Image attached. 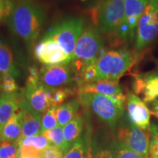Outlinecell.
Returning <instances> with one entry per match:
<instances>
[{
	"label": "cell",
	"mask_w": 158,
	"mask_h": 158,
	"mask_svg": "<svg viewBox=\"0 0 158 158\" xmlns=\"http://www.w3.org/2000/svg\"><path fill=\"white\" fill-rule=\"evenodd\" d=\"M45 21V13L35 0H17L9 17L10 29L27 43L38 38Z\"/></svg>",
	"instance_id": "6da1fadb"
},
{
	"label": "cell",
	"mask_w": 158,
	"mask_h": 158,
	"mask_svg": "<svg viewBox=\"0 0 158 158\" xmlns=\"http://www.w3.org/2000/svg\"><path fill=\"white\" fill-rule=\"evenodd\" d=\"M102 48V40L97 29L84 28L77 41L70 62L74 72H79L87 65L96 62Z\"/></svg>",
	"instance_id": "7a4b0ae2"
},
{
	"label": "cell",
	"mask_w": 158,
	"mask_h": 158,
	"mask_svg": "<svg viewBox=\"0 0 158 158\" xmlns=\"http://www.w3.org/2000/svg\"><path fill=\"white\" fill-rule=\"evenodd\" d=\"M134 57L126 50L105 52L96 61L98 79L118 80L133 66Z\"/></svg>",
	"instance_id": "3957f363"
},
{
	"label": "cell",
	"mask_w": 158,
	"mask_h": 158,
	"mask_svg": "<svg viewBox=\"0 0 158 158\" xmlns=\"http://www.w3.org/2000/svg\"><path fill=\"white\" fill-rule=\"evenodd\" d=\"M78 100L84 107L89 108L102 122L111 127L115 126L124 110V105L102 94H78Z\"/></svg>",
	"instance_id": "277c9868"
},
{
	"label": "cell",
	"mask_w": 158,
	"mask_h": 158,
	"mask_svg": "<svg viewBox=\"0 0 158 158\" xmlns=\"http://www.w3.org/2000/svg\"><path fill=\"white\" fill-rule=\"evenodd\" d=\"M84 21L82 18H69L51 27L43 37L54 40L73 59L75 47L84 30Z\"/></svg>",
	"instance_id": "5b68a950"
},
{
	"label": "cell",
	"mask_w": 158,
	"mask_h": 158,
	"mask_svg": "<svg viewBox=\"0 0 158 158\" xmlns=\"http://www.w3.org/2000/svg\"><path fill=\"white\" fill-rule=\"evenodd\" d=\"M96 15L102 31L117 32L124 20V0H103L98 6Z\"/></svg>",
	"instance_id": "8992f818"
},
{
	"label": "cell",
	"mask_w": 158,
	"mask_h": 158,
	"mask_svg": "<svg viewBox=\"0 0 158 158\" xmlns=\"http://www.w3.org/2000/svg\"><path fill=\"white\" fill-rule=\"evenodd\" d=\"M52 89L37 84H26L21 94V107L43 114L53 107L51 99Z\"/></svg>",
	"instance_id": "52a82bcc"
},
{
	"label": "cell",
	"mask_w": 158,
	"mask_h": 158,
	"mask_svg": "<svg viewBox=\"0 0 158 158\" xmlns=\"http://www.w3.org/2000/svg\"><path fill=\"white\" fill-rule=\"evenodd\" d=\"M135 47L141 50L148 46L158 35V16L153 3L149 1L137 27Z\"/></svg>",
	"instance_id": "ba28073f"
},
{
	"label": "cell",
	"mask_w": 158,
	"mask_h": 158,
	"mask_svg": "<svg viewBox=\"0 0 158 158\" xmlns=\"http://www.w3.org/2000/svg\"><path fill=\"white\" fill-rule=\"evenodd\" d=\"M118 143L139 155L148 157L150 137L149 134L133 124L120 126L117 130Z\"/></svg>",
	"instance_id": "9c48e42d"
},
{
	"label": "cell",
	"mask_w": 158,
	"mask_h": 158,
	"mask_svg": "<svg viewBox=\"0 0 158 158\" xmlns=\"http://www.w3.org/2000/svg\"><path fill=\"white\" fill-rule=\"evenodd\" d=\"M149 0H124V15L117 33L123 40L135 36L138 23Z\"/></svg>",
	"instance_id": "30bf717a"
},
{
	"label": "cell",
	"mask_w": 158,
	"mask_h": 158,
	"mask_svg": "<svg viewBox=\"0 0 158 158\" xmlns=\"http://www.w3.org/2000/svg\"><path fill=\"white\" fill-rule=\"evenodd\" d=\"M70 63L42 67L40 70V83L50 89L61 88L69 84L73 80L74 71Z\"/></svg>",
	"instance_id": "8fae6325"
},
{
	"label": "cell",
	"mask_w": 158,
	"mask_h": 158,
	"mask_svg": "<svg viewBox=\"0 0 158 158\" xmlns=\"http://www.w3.org/2000/svg\"><path fill=\"white\" fill-rule=\"evenodd\" d=\"M34 54L37 60L45 65L66 64L72 61L58 43L47 37L41 39L35 47Z\"/></svg>",
	"instance_id": "7c38bea8"
},
{
	"label": "cell",
	"mask_w": 158,
	"mask_h": 158,
	"mask_svg": "<svg viewBox=\"0 0 158 158\" xmlns=\"http://www.w3.org/2000/svg\"><path fill=\"white\" fill-rule=\"evenodd\" d=\"M126 104L128 118L131 124L143 130L149 129L151 113L145 102L135 94L128 92Z\"/></svg>",
	"instance_id": "4fadbf2b"
},
{
	"label": "cell",
	"mask_w": 158,
	"mask_h": 158,
	"mask_svg": "<svg viewBox=\"0 0 158 158\" xmlns=\"http://www.w3.org/2000/svg\"><path fill=\"white\" fill-rule=\"evenodd\" d=\"M133 89L136 95L143 96L144 102L155 101L158 98V72L135 76Z\"/></svg>",
	"instance_id": "5bb4252c"
},
{
	"label": "cell",
	"mask_w": 158,
	"mask_h": 158,
	"mask_svg": "<svg viewBox=\"0 0 158 158\" xmlns=\"http://www.w3.org/2000/svg\"><path fill=\"white\" fill-rule=\"evenodd\" d=\"M122 89L118 84V80L98 79L87 84L78 86V94H99L102 95L111 96L122 93Z\"/></svg>",
	"instance_id": "9a60e30c"
},
{
	"label": "cell",
	"mask_w": 158,
	"mask_h": 158,
	"mask_svg": "<svg viewBox=\"0 0 158 158\" xmlns=\"http://www.w3.org/2000/svg\"><path fill=\"white\" fill-rule=\"evenodd\" d=\"M21 92L2 94L0 96V134L7 122L21 107Z\"/></svg>",
	"instance_id": "2e32d148"
},
{
	"label": "cell",
	"mask_w": 158,
	"mask_h": 158,
	"mask_svg": "<svg viewBox=\"0 0 158 158\" xmlns=\"http://www.w3.org/2000/svg\"><path fill=\"white\" fill-rule=\"evenodd\" d=\"M21 108L22 112L21 135L19 141L24 138L40 134L42 126L43 114L32 111L23 107H21Z\"/></svg>",
	"instance_id": "e0dca14e"
},
{
	"label": "cell",
	"mask_w": 158,
	"mask_h": 158,
	"mask_svg": "<svg viewBox=\"0 0 158 158\" xmlns=\"http://www.w3.org/2000/svg\"><path fill=\"white\" fill-rule=\"evenodd\" d=\"M21 108L13 114L0 134V141L17 143L21 135Z\"/></svg>",
	"instance_id": "ac0fdd59"
},
{
	"label": "cell",
	"mask_w": 158,
	"mask_h": 158,
	"mask_svg": "<svg viewBox=\"0 0 158 158\" xmlns=\"http://www.w3.org/2000/svg\"><path fill=\"white\" fill-rule=\"evenodd\" d=\"M84 126V118L77 114L72 120L63 127V134L67 143L71 147L80 138Z\"/></svg>",
	"instance_id": "d6986e66"
},
{
	"label": "cell",
	"mask_w": 158,
	"mask_h": 158,
	"mask_svg": "<svg viewBox=\"0 0 158 158\" xmlns=\"http://www.w3.org/2000/svg\"><path fill=\"white\" fill-rule=\"evenodd\" d=\"M0 73L14 78L19 75L11 49L8 45L2 43H0Z\"/></svg>",
	"instance_id": "ffe728a7"
},
{
	"label": "cell",
	"mask_w": 158,
	"mask_h": 158,
	"mask_svg": "<svg viewBox=\"0 0 158 158\" xmlns=\"http://www.w3.org/2000/svg\"><path fill=\"white\" fill-rule=\"evenodd\" d=\"M80 102L78 100H73L56 106V116L59 126L64 127L77 114L80 108Z\"/></svg>",
	"instance_id": "44dd1931"
},
{
	"label": "cell",
	"mask_w": 158,
	"mask_h": 158,
	"mask_svg": "<svg viewBox=\"0 0 158 158\" xmlns=\"http://www.w3.org/2000/svg\"><path fill=\"white\" fill-rule=\"evenodd\" d=\"M41 135L45 136L52 145L59 147L64 152V155L68 152L69 149L71 148L65 141L64 134H63L62 127L57 126L54 129L43 132V133H41Z\"/></svg>",
	"instance_id": "7402d4cb"
},
{
	"label": "cell",
	"mask_w": 158,
	"mask_h": 158,
	"mask_svg": "<svg viewBox=\"0 0 158 158\" xmlns=\"http://www.w3.org/2000/svg\"><path fill=\"white\" fill-rule=\"evenodd\" d=\"M17 143L19 144V147H21V146H31V147L40 150V151L48 147V146L52 145L48 141V139L41 134L24 138L20 140Z\"/></svg>",
	"instance_id": "603a6c76"
},
{
	"label": "cell",
	"mask_w": 158,
	"mask_h": 158,
	"mask_svg": "<svg viewBox=\"0 0 158 158\" xmlns=\"http://www.w3.org/2000/svg\"><path fill=\"white\" fill-rule=\"evenodd\" d=\"M56 106H54L47 110L42 116V126H41V133L52 130L59 126L56 116Z\"/></svg>",
	"instance_id": "cb8c5ba5"
},
{
	"label": "cell",
	"mask_w": 158,
	"mask_h": 158,
	"mask_svg": "<svg viewBox=\"0 0 158 158\" xmlns=\"http://www.w3.org/2000/svg\"><path fill=\"white\" fill-rule=\"evenodd\" d=\"M87 154L85 142L84 139L81 138L75 142L63 158H87Z\"/></svg>",
	"instance_id": "d4e9b609"
},
{
	"label": "cell",
	"mask_w": 158,
	"mask_h": 158,
	"mask_svg": "<svg viewBox=\"0 0 158 158\" xmlns=\"http://www.w3.org/2000/svg\"><path fill=\"white\" fill-rule=\"evenodd\" d=\"M19 148L15 142L0 141V158H18Z\"/></svg>",
	"instance_id": "484cf974"
},
{
	"label": "cell",
	"mask_w": 158,
	"mask_h": 158,
	"mask_svg": "<svg viewBox=\"0 0 158 158\" xmlns=\"http://www.w3.org/2000/svg\"><path fill=\"white\" fill-rule=\"evenodd\" d=\"M51 99H52V106H59L62 105L65 100L73 94V90L67 88H56L52 89L51 91Z\"/></svg>",
	"instance_id": "4316f807"
},
{
	"label": "cell",
	"mask_w": 158,
	"mask_h": 158,
	"mask_svg": "<svg viewBox=\"0 0 158 158\" xmlns=\"http://www.w3.org/2000/svg\"><path fill=\"white\" fill-rule=\"evenodd\" d=\"M1 89L2 91V94H10L18 92L19 87H18L14 77L11 76H3Z\"/></svg>",
	"instance_id": "83f0119b"
},
{
	"label": "cell",
	"mask_w": 158,
	"mask_h": 158,
	"mask_svg": "<svg viewBox=\"0 0 158 158\" xmlns=\"http://www.w3.org/2000/svg\"><path fill=\"white\" fill-rule=\"evenodd\" d=\"M115 153L117 158H149V157H145L134 152L119 143L116 145Z\"/></svg>",
	"instance_id": "f1b7e54d"
},
{
	"label": "cell",
	"mask_w": 158,
	"mask_h": 158,
	"mask_svg": "<svg viewBox=\"0 0 158 158\" xmlns=\"http://www.w3.org/2000/svg\"><path fill=\"white\" fill-rule=\"evenodd\" d=\"M13 0H0V23L8 19L13 11Z\"/></svg>",
	"instance_id": "f546056e"
},
{
	"label": "cell",
	"mask_w": 158,
	"mask_h": 158,
	"mask_svg": "<svg viewBox=\"0 0 158 158\" xmlns=\"http://www.w3.org/2000/svg\"><path fill=\"white\" fill-rule=\"evenodd\" d=\"M64 156V152L59 147L51 145L41 151L40 158H63Z\"/></svg>",
	"instance_id": "4dcf8cb0"
},
{
	"label": "cell",
	"mask_w": 158,
	"mask_h": 158,
	"mask_svg": "<svg viewBox=\"0 0 158 158\" xmlns=\"http://www.w3.org/2000/svg\"><path fill=\"white\" fill-rule=\"evenodd\" d=\"M41 155L40 150L31 146H21L19 148L18 158L21 157H31L40 158Z\"/></svg>",
	"instance_id": "1f68e13d"
},
{
	"label": "cell",
	"mask_w": 158,
	"mask_h": 158,
	"mask_svg": "<svg viewBox=\"0 0 158 158\" xmlns=\"http://www.w3.org/2000/svg\"><path fill=\"white\" fill-rule=\"evenodd\" d=\"M148 157H158V138L152 135L149 139V155Z\"/></svg>",
	"instance_id": "d6a6232c"
},
{
	"label": "cell",
	"mask_w": 158,
	"mask_h": 158,
	"mask_svg": "<svg viewBox=\"0 0 158 158\" xmlns=\"http://www.w3.org/2000/svg\"><path fill=\"white\" fill-rule=\"evenodd\" d=\"M93 157L94 158H117L114 152L108 149L98 150L95 152Z\"/></svg>",
	"instance_id": "836d02e7"
},
{
	"label": "cell",
	"mask_w": 158,
	"mask_h": 158,
	"mask_svg": "<svg viewBox=\"0 0 158 158\" xmlns=\"http://www.w3.org/2000/svg\"><path fill=\"white\" fill-rule=\"evenodd\" d=\"M149 129L151 131V133H152V135H155L156 137L158 138V124H150Z\"/></svg>",
	"instance_id": "e575fe53"
},
{
	"label": "cell",
	"mask_w": 158,
	"mask_h": 158,
	"mask_svg": "<svg viewBox=\"0 0 158 158\" xmlns=\"http://www.w3.org/2000/svg\"><path fill=\"white\" fill-rule=\"evenodd\" d=\"M150 1L153 3L154 6H155L156 12H157V14L158 16V0H150Z\"/></svg>",
	"instance_id": "d590c367"
},
{
	"label": "cell",
	"mask_w": 158,
	"mask_h": 158,
	"mask_svg": "<svg viewBox=\"0 0 158 158\" xmlns=\"http://www.w3.org/2000/svg\"><path fill=\"white\" fill-rule=\"evenodd\" d=\"M150 113H151L152 115H153L155 117H157L158 118V110H150Z\"/></svg>",
	"instance_id": "8d00e7d4"
},
{
	"label": "cell",
	"mask_w": 158,
	"mask_h": 158,
	"mask_svg": "<svg viewBox=\"0 0 158 158\" xmlns=\"http://www.w3.org/2000/svg\"><path fill=\"white\" fill-rule=\"evenodd\" d=\"M153 110H158V100H155L153 102Z\"/></svg>",
	"instance_id": "74e56055"
},
{
	"label": "cell",
	"mask_w": 158,
	"mask_h": 158,
	"mask_svg": "<svg viewBox=\"0 0 158 158\" xmlns=\"http://www.w3.org/2000/svg\"><path fill=\"white\" fill-rule=\"evenodd\" d=\"M87 158H94L93 154H92V151H91V149L88 150V154H87Z\"/></svg>",
	"instance_id": "f35d334b"
},
{
	"label": "cell",
	"mask_w": 158,
	"mask_h": 158,
	"mask_svg": "<svg viewBox=\"0 0 158 158\" xmlns=\"http://www.w3.org/2000/svg\"><path fill=\"white\" fill-rule=\"evenodd\" d=\"M19 158H37V157H21Z\"/></svg>",
	"instance_id": "ab89813d"
},
{
	"label": "cell",
	"mask_w": 158,
	"mask_h": 158,
	"mask_svg": "<svg viewBox=\"0 0 158 158\" xmlns=\"http://www.w3.org/2000/svg\"><path fill=\"white\" fill-rule=\"evenodd\" d=\"M149 158H158V157H149Z\"/></svg>",
	"instance_id": "60d3db41"
},
{
	"label": "cell",
	"mask_w": 158,
	"mask_h": 158,
	"mask_svg": "<svg viewBox=\"0 0 158 158\" xmlns=\"http://www.w3.org/2000/svg\"><path fill=\"white\" fill-rule=\"evenodd\" d=\"M81 1H85V0H81Z\"/></svg>",
	"instance_id": "b9f144b4"
}]
</instances>
